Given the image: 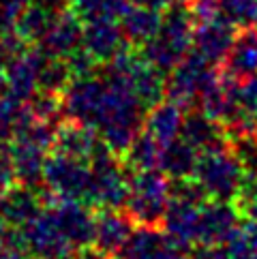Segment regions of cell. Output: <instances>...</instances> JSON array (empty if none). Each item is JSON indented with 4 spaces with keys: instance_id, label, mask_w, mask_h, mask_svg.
Listing matches in <instances>:
<instances>
[{
    "instance_id": "25",
    "label": "cell",
    "mask_w": 257,
    "mask_h": 259,
    "mask_svg": "<svg viewBox=\"0 0 257 259\" xmlns=\"http://www.w3.org/2000/svg\"><path fill=\"white\" fill-rule=\"evenodd\" d=\"M199 154L201 152L197 150V148H193L189 142L178 137V140H174V142L163 146L159 169L167 176L169 180L191 178V176H195Z\"/></svg>"
},
{
    "instance_id": "30",
    "label": "cell",
    "mask_w": 257,
    "mask_h": 259,
    "mask_svg": "<svg viewBox=\"0 0 257 259\" xmlns=\"http://www.w3.org/2000/svg\"><path fill=\"white\" fill-rule=\"evenodd\" d=\"M30 109L39 120H45L50 124H60L64 118V107H62V95H52V92L39 90L36 95L28 101Z\"/></svg>"
},
{
    "instance_id": "35",
    "label": "cell",
    "mask_w": 257,
    "mask_h": 259,
    "mask_svg": "<svg viewBox=\"0 0 257 259\" xmlns=\"http://www.w3.org/2000/svg\"><path fill=\"white\" fill-rule=\"evenodd\" d=\"M240 109L246 114V118L257 124V75L240 81V95H238Z\"/></svg>"
},
{
    "instance_id": "20",
    "label": "cell",
    "mask_w": 257,
    "mask_h": 259,
    "mask_svg": "<svg viewBox=\"0 0 257 259\" xmlns=\"http://www.w3.org/2000/svg\"><path fill=\"white\" fill-rule=\"evenodd\" d=\"M180 137L189 142L193 148H197L199 152L217 150V148L229 146V137L225 131V124L219 120L210 118L201 109H189L185 114V122H182Z\"/></svg>"
},
{
    "instance_id": "13",
    "label": "cell",
    "mask_w": 257,
    "mask_h": 259,
    "mask_svg": "<svg viewBox=\"0 0 257 259\" xmlns=\"http://www.w3.org/2000/svg\"><path fill=\"white\" fill-rule=\"evenodd\" d=\"M81 41H84V22L71 9H62L36 45L48 58H69L81 48Z\"/></svg>"
},
{
    "instance_id": "17",
    "label": "cell",
    "mask_w": 257,
    "mask_h": 259,
    "mask_svg": "<svg viewBox=\"0 0 257 259\" xmlns=\"http://www.w3.org/2000/svg\"><path fill=\"white\" fill-rule=\"evenodd\" d=\"M101 142H103V137L99 135L95 126L77 122V120H73V118H64L56 126L52 152H60V154L73 156V159L90 163V159L95 156Z\"/></svg>"
},
{
    "instance_id": "4",
    "label": "cell",
    "mask_w": 257,
    "mask_h": 259,
    "mask_svg": "<svg viewBox=\"0 0 257 259\" xmlns=\"http://www.w3.org/2000/svg\"><path fill=\"white\" fill-rule=\"evenodd\" d=\"M195 178L206 189L210 199L236 201L246 174L242 163L234 154V150L225 146V148H217V150H208L199 154Z\"/></svg>"
},
{
    "instance_id": "7",
    "label": "cell",
    "mask_w": 257,
    "mask_h": 259,
    "mask_svg": "<svg viewBox=\"0 0 257 259\" xmlns=\"http://www.w3.org/2000/svg\"><path fill=\"white\" fill-rule=\"evenodd\" d=\"M107 90L109 86L105 77L101 79L97 75H90V77L73 79L69 88L62 92L64 116L97 128L101 114H103Z\"/></svg>"
},
{
    "instance_id": "27",
    "label": "cell",
    "mask_w": 257,
    "mask_h": 259,
    "mask_svg": "<svg viewBox=\"0 0 257 259\" xmlns=\"http://www.w3.org/2000/svg\"><path fill=\"white\" fill-rule=\"evenodd\" d=\"M163 146L154 140L148 131H142L135 135V140L128 146V150L122 154V161L128 171H142V169H157L161 161Z\"/></svg>"
},
{
    "instance_id": "23",
    "label": "cell",
    "mask_w": 257,
    "mask_h": 259,
    "mask_svg": "<svg viewBox=\"0 0 257 259\" xmlns=\"http://www.w3.org/2000/svg\"><path fill=\"white\" fill-rule=\"evenodd\" d=\"M9 159H11L13 165L15 182L28 184V187L43 184V167H45V159H48V150L32 144L11 140V144H9Z\"/></svg>"
},
{
    "instance_id": "9",
    "label": "cell",
    "mask_w": 257,
    "mask_h": 259,
    "mask_svg": "<svg viewBox=\"0 0 257 259\" xmlns=\"http://www.w3.org/2000/svg\"><path fill=\"white\" fill-rule=\"evenodd\" d=\"M54 217L60 231L69 238L75 248H84L95 242V217L97 212L86 201L77 199H56L50 208H45Z\"/></svg>"
},
{
    "instance_id": "8",
    "label": "cell",
    "mask_w": 257,
    "mask_h": 259,
    "mask_svg": "<svg viewBox=\"0 0 257 259\" xmlns=\"http://www.w3.org/2000/svg\"><path fill=\"white\" fill-rule=\"evenodd\" d=\"M22 231L26 251L32 259H73L77 253V248L69 242V238L60 231L48 210H43L39 217L26 223Z\"/></svg>"
},
{
    "instance_id": "44",
    "label": "cell",
    "mask_w": 257,
    "mask_h": 259,
    "mask_svg": "<svg viewBox=\"0 0 257 259\" xmlns=\"http://www.w3.org/2000/svg\"><path fill=\"white\" fill-rule=\"evenodd\" d=\"M242 212H244V214L249 217V219H255V221H257V193H255V197L242 208Z\"/></svg>"
},
{
    "instance_id": "22",
    "label": "cell",
    "mask_w": 257,
    "mask_h": 259,
    "mask_svg": "<svg viewBox=\"0 0 257 259\" xmlns=\"http://www.w3.org/2000/svg\"><path fill=\"white\" fill-rule=\"evenodd\" d=\"M185 109L178 103H174L169 99L159 101L157 105L148 107V112L144 116V131H148L161 146L169 144L180 137L182 122H185Z\"/></svg>"
},
{
    "instance_id": "6",
    "label": "cell",
    "mask_w": 257,
    "mask_h": 259,
    "mask_svg": "<svg viewBox=\"0 0 257 259\" xmlns=\"http://www.w3.org/2000/svg\"><path fill=\"white\" fill-rule=\"evenodd\" d=\"M215 71H217V64L208 62L201 54L191 50L176 64V69L167 73V79H165V99L174 101L185 112H189L197 103L199 90L212 77Z\"/></svg>"
},
{
    "instance_id": "42",
    "label": "cell",
    "mask_w": 257,
    "mask_h": 259,
    "mask_svg": "<svg viewBox=\"0 0 257 259\" xmlns=\"http://www.w3.org/2000/svg\"><path fill=\"white\" fill-rule=\"evenodd\" d=\"M0 259H26V255L7 244H0Z\"/></svg>"
},
{
    "instance_id": "24",
    "label": "cell",
    "mask_w": 257,
    "mask_h": 259,
    "mask_svg": "<svg viewBox=\"0 0 257 259\" xmlns=\"http://www.w3.org/2000/svg\"><path fill=\"white\" fill-rule=\"evenodd\" d=\"M161 24H163L161 11L135 7V5H128L124 15L120 17V26L128 45H140V48L157 36V32L161 30Z\"/></svg>"
},
{
    "instance_id": "45",
    "label": "cell",
    "mask_w": 257,
    "mask_h": 259,
    "mask_svg": "<svg viewBox=\"0 0 257 259\" xmlns=\"http://www.w3.org/2000/svg\"><path fill=\"white\" fill-rule=\"evenodd\" d=\"M176 3H185V5H187V3H189V0H176Z\"/></svg>"
},
{
    "instance_id": "38",
    "label": "cell",
    "mask_w": 257,
    "mask_h": 259,
    "mask_svg": "<svg viewBox=\"0 0 257 259\" xmlns=\"http://www.w3.org/2000/svg\"><path fill=\"white\" fill-rule=\"evenodd\" d=\"M189 259H225L223 244H195L189 251Z\"/></svg>"
},
{
    "instance_id": "28",
    "label": "cell",
    "mask_w": 257,
    "mask_h": 259,
    "mask_svg": "<svg viewBox=\"0 0 257 259\" xmlns=\"http://www.w3.org/2000/svg\"><path fill=\"white\" fill-rule=\"evenodd\" d=\"M69 9L81 22L97 20H118L128 9V0H69Z\"/></svg>"
},
{
    "instance_id": "3",
    "label": "cell",
    "mask_w": 257,
    "mask_h": 259,
    "mask_svg": "<svg viewBox=\"0 0 257 259\" xmlns=\"http://www.w3.org/2000/svg\"><path fill=\"white\" fill-rule=\"evenodd\" d=\"M172 199V180L159 167L128 174V199L124 210L137 225L161 227Z\"/></svg>"
},
{
    "instance_id": "21",
    "label": "cell",
    "mask_w": 257,
    "mask_h": 259,
    "mask_svg": "<svg viewBox=\"0 0 257 259\" xmlns=\"http://www.w3.org/2000/svg\"><path fill=\"white\" fill-rule=\"evenodd\" d=\"M221 71L238 81L257 75V26H244L236 32V39L229 48Z\"/></svg>"
},
{
    "instance_id": "41",
    "label": "cell",
    "mask_w": 257,
    "mask_h": 259,
    "mask_svg": "<svg viewBox=\"0 0 257 259\" xmlns=\"http://www.w3.org/2000/svg\"><path fill=\"white\" fill-rule=\"evenodd\" d=\"M11 137H13V128L0 120V154L9 152V144H11Z\"/></svg>"
},
{
    "instance_id": "1",
    "label": "cell",
    "mask_w": 257,
    "mask_h": 259,
    "mask_svg": "<svg viewBox=\"0 0 257 259\" xmlns=\"http://www.w3.org/2000/svg\"><path fill=\"white\" fill-rule=\"evenodd\" d=\"M193 30H195V20H193L185 3L172 5L169 9H165L163 24L157 36L150 39L146 45H142L144 58L167 75L191 52Z\"/></svg>"
},
{
    "instance_id": "29",
    "label": "cell",
    "mask_w": 257,
    "mask_h": 259,
    "mask_svg": "<svg viewBox=\"0 0 257 259\" xmlns=\"http://www.w3.org/2000/svg\"><path fill=\"white\" fill-rule=\"evenodd\" d=\"M73 81V73L64 58H48L39 73V90L62 95Z\"/></svg>"
},
{
    "instance_id": "37",
    "label": "cell",
    "mask_w": 257,
    "mask_h": 259,
    "mask_svg": "<svg viewBox=\"0 0 257 259\" xmlns=\"http://www.w3.org/2000/svg\"><path fill=\"white\" fill-rule=\"evenodd\" d=\"M24 7L26 0H0V28L3 30L13 28Z\"/></svg>"
},
{
    "instance_id": "39",
    "label": "cell",
    "mask_w": 257,
    "mask_h": 259,
    "mask_svg": "<svg viewBox=\"0 0 257 259\" xmlns=\"http://www.w3.org/2000/svg\"><path fill=\"white\" fill-rule=\"evenodd\" d=\"M73 259H116V257L103 253L95 244H90V246H84V248H77V253H75Z\"/></svg>"
},
{
    "instance_id": "26",
    "label": "cell",
    "mask_w": 257,
    "mask_h": 259,
    "mask_svg": "<svg viewBox=\"0 0 257 259\" xmlns=\"http://www.w3.org/2000/svg\"><path fill=\"white\" fill-rule=\"evenodd\" d=\"M58 11H54V9H48L43 5H36V3H30L22 9L20 17H17V22L13 26V30L22 36L26 43H39L45 32L50 30V26L54 24L56 20Z\"/></svg>"
},
{
    "instance_id": "46",
    "label": "cell",
    "mask_w": 257,
    "mask_h": 259,
    "mask_svg": "<svg viewBox=\"0 0 257 259\" xmlns=\"http://www.w3.org/2000/svg\"><path fill=\"white\" fill-rule=\"evenodd\" d=\"M176 259H187V257H185V255H178V257H176Z\"/></svg>"
},
{
    "instance_id": "11",
    "label": "cell",
    "mask_w": 257,
    "mask_h": 259,
    "mask_svg": "<svg viewBox=\"0 0 257 259\" xmlns=\"http://www.w3.org/2000/svg\"><path fill=\"white\" fill-rule=\"evenodd\" d=\"M137 223L124 208H99L95 217V246L118 259Z\"/></svg>"
},
{
    "instance_id": "47",
    "label": "cell",
    "mask_w": 257,
    "mask_h": 259,
    "mask_svg": "<svg viewBox=\"0 0 257 259\" xmlns=\"http://www.w3.org/2000/svg\"><path fill=\"white\" fill-rule=\"evenodd\" d=\"M0 30H3V28H0Z\"/></svg>"
},
{
    "instance_id": "19",
    "label": "cell",
    "mask_w": 257,
    "mask_h": 259,
    "mask_svg": "<svg viewBox=\"0 0 257 259\" xmlns=\"http://www.w3.org/2000/svg\"><path fill=\"white\" fill-rule=\"evenodd\" d=\"M81 45L93 54L99 64H107L118 52L126 48L128 41L118 20H97L86 22Z\"/></svg>"
},
{
    "instance_id": "5",
    "label": "cell",
    "mask_w": 257,
    "mask_h": 259,
    "mask_svg": "<svg viewBox=\"0 0 257 259\" xmlns=\"http://www.w3.org/2000/svg\"><path fill=\"white\" fill-rule=\"evenodd\" d=\"M43 184L60 199L86 201L90 191V163L50 152L43 167Z\"/></svg>"
},
{
    "instance_id": "40",
    "label": "cell",
    "mask_w": 257,
    "mask_h": 259,
    "mask_svg": "<svg viewBox=\"0 0 257 259\" xmlns=\"http://www.w3.org/2000/svg\"><path fill=\"white\" fill-rule=\"evenodd\" d=\"M174 0H128V5L135 7H146V9H157V11H165L172 7Z\"/></svg>"
},
{
    "instance_id": "2",
    "label": "cell",
    "mask_w": 257,
    "mask_h": 259,
    "mask_svg": "<svg viewBox=\"0 0 257 259\" xmlns=\"http://www.w3.org/2000/svg\"><path fill=\"white\" fill-rule=\"evenodd\" d=\"M128 167L122 156L101 142L90 159V191L86 203L93 208H124L128 199Z\"/></svg>"
},
{
    "instance_id": "16",
    "label": "cell",
    "mask_w": 257,
    "mask_h": 259,
    "mask_svg": "<svg viewBox=\"0 0 257 259\" xmlns=\"http://www.w3.org/2000/svg\"><path fill=\"white\" fill-rule=\"evenodd\" d=\"M45 60H48V56L41 52L39 45L28 48L17 58H13L5 69L9 92L20 101H30L39 92V73Z\"/></svg>"
},
{
    "instance_id": "31",
    "label": "cell",
    "mask_w": 257,
    "mask_h": 259,
    "mask_svg": "<svg viewBox=\"0 0 257 259\" xmlns=\"http://www.w3.org/2000/svg\"><path fill=\"white\" fill-rule=\"evenodd\" d=\"M221 15L238 28L257 24V0H221Z\"/></svg>"
},
{
    "instance_id": "15",
    "label": "cell",
    "mask_w": 257,
    "mask_h": 259,
    "mask_svg": "<svg viewBox=\"0 0 257 259\" xmlns=\"http://www.w3.org/2000/svg\"><path fill=\"white\" fill-rule=\"evenodd\" d=\"M234 39H236V26L232 22H227L223 15H219L215 20L195 24L191 50L201 54L208 62L221 67V62L225 60Z\"/></svg>"
},
{
    "instance_id": "43",
    "label": "cell",
    "mask_w": 257,
    "mask_h": 259,
    "mask_svg": "<svg viewBox=\"0 0 257 259\" xmlns=\"http://www.w3.org/2000/svg\"><path fill=\"white\" fill-rule=\"evenodd\" d=\"M30 3L43 5V7H48V9H54V11H62L64 5H67L69 0H30Z\"/></svg>"
},
{
    "instance_id": "12",
    "label": "cell",
    "mask_w": 257,
    "mask_h": 259,
    "mask_svg": "<svg viewBox=\"0 0 257 259\" xmlns=\"http://www.w3.org/2000/svg\"><path fill=\"white\" fill-rule=\"evenodd\" d=\"M180 246L157 225H137L118 259H176Z\"/></svg>"
},
{
    "instance_id": "36",
    "label": "cell",
    "mask_w": 257,
    "mask_h": 259,
    "mask_svg": "<svg viewBox=\"0 0 257 259\" xmlns=\"http://www.w3.org/2000/svg\"><path fill=\"white\" fill-rule=\"evenodd\" d=\"M189 11L195 24L215 20L221 15V0H189Z\"/></svg>"
},
{
    "instance_id": "32",
    "label": "cell",
    "mask_w": 257,
    "mask_h": 259,
    "mask_svg": "<svg viewBox=\"0 0 257 259\" xmlns=\"http://www.w3.org/2000/svg\"><path fill=\"white\" fill-rule=\"evenodd\" d=\"M229 148L242 163L244 174L257 180V133L229 137Z\"/></svg>"
},
{
    "instance_id": "34",
    "label": "cell",
    "mask_w": 257,
    "mask_h": 259,
    "mask_svg": "<svg viewBox=\"0 0 257 259\" xmlns=\"http://www.w3.org/2000/svg\"><path fill=\"white\" fill-rule=\"evenodd\" d=\"M69 64V69L73 73V79H79V77H90L95 75L97 69H99V62L95 60V56L90 54L84 45L79 50H75L69 58H64Z\"/></svg>"
},
{
    "instance_id": "33",
    "label": "cell",
    "mask_w": 257,
    "mask_h": 259,
    "mask_svg": "<svg viewBox=\"0 0 257 259\" xmlns=\"http://www.w3.org/2000/svg\"><path fill=\"white\" fill-rule=\"evenodd\" d=\"M172 197L189 201V203H195V206H201V203H206L210 199L206 189L201 187V182L195 178V176H191V178L172 180Z\"/></svg>"
},
{
    "instance_id": "18",
    "label": "cell",
    "mask_w": 257,
    "mask_h": 259,
    "mask_svg": "<svg viewBox=\"0 0 257 259\" xmlns=\"http://www.w3.org/2000/svg\"><path fill=\"white\" fill-rule=\"evenodd\" d=\"M199 208L201 206L172 197L165 210L161 227L180 246L182 253H189L199 242Z\"/></svg>"
},
{
    "instance_id": "10",
    "label": "cell",
    "mask_w": 257,
    "mask_h": 259,
    "mask_svg": "<svg viewBox=\"0 0 257 259\" xmlns=\"http://www.w3.org/2000/svg\"><path fill=\"white\" fill-rule=\"evenodd\" d=\"M242 210L236 201L208 199L199 208V242L197 244H225L240 227Z\"/></svg>"
},
{
    "instance_id": "14",
    "label": "cell",
    "mask_w": 257,
    "mask_h": 259,
    "mask_svg": "<svg viewBox=\"0 0 257 259\" xmlns=\"http://www.w3.org/2000/svg\"><path fill=\"white\" fill-rule=\"evenodd\" d=\"M39 187L13 182L11 187L0 193V217L5 219L7 225L24 227L45 210Z\"/></svg>"
}]
</instances>
